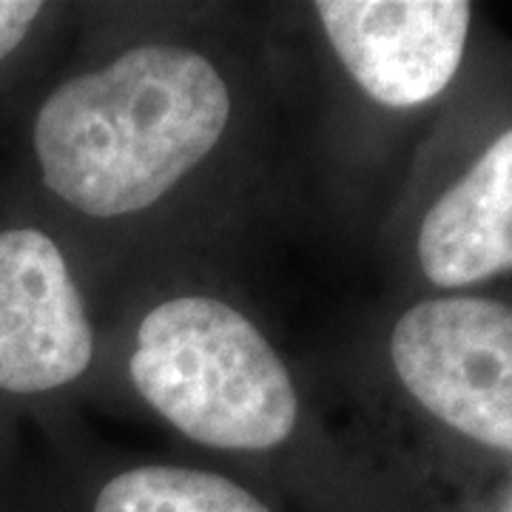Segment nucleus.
I'll list each match as a JSON object with an SVG mask.
<instances>
[{"mask_svg":"<svg viewBox=\"0 0 512 512\" xmlns=\"http://www.w3.org/2000/svg\"><path fill=\"white\" fill-rule=\"evenodd\" d=\"M291 106L271 15L208 3L83 6L69 49L0 109L6 180L126 279L202 262L271 197Z\"/></svg>","mask_w":512,"mask_h":512,"instance_id":"obj_1","label":"nucleus"},{"mask_svg":"<svg viewBox=\"0 0 512 512\" xmlns=\"http://www.w3.org/2000/svg\"><path fill=\"white\" fill-rule=\"evenodd\" d=\"M97 393L299 512H373L302 373L211 262H177L111 293Z\"/></svg>","mask_w":512,"mask_h":512,"instance_id":"obj_2","label":"nucleus"},{"mask_svg":"<svg viewBox=\"0 0 512 512\" xmlns=\"http://www.w3.org/2000/svg\"><path fill=\"white\" fill-rule=\"evenodd\" d=\"M109 302L86 251L0 177V447L97 393Z\"/></svg>","mask_w":512,"mask_h":512,"instance_id":"obj_3","label":"nucleus"},{"mask_svg":"<svg viewBox=\"0 0 512 512\" xmlns=\"http://www.w3.org/2000/svg\"><path fill=\"white\" fill-rule=\"evenodd\" d=\"M288 100L413 111L436 103L464 63V0H313L271 12Z\"/></svg>","mask_w":512,"mask_h":512,"instance_id":"obj_4","label":"nucleus"},{"mask_svg":"<svg viewBox=\"0 0 512 512\" xmlns=\"http://www.w3.org/2000/svg\"><path fill=\"white\" fill-rule=\"evenodd\" d=\"M387 365L430 419L512 456V305L476 293L419 299L387 333Z\"/></svg>","mask_w":512,"mask_h":512,"instance_id":"obj_5","label":"nucleus"},{"mask_svg":"<svg viewBox=\"0 0 512 512\" xmlns=\"http://www.w3.org/2000/svg\"><path fill=\"white\" fill-rule=\"evenodd\" d=\"M37 478L46 512H299L208 461H94L55 447L37 461Z\"/></svg>","mask_w":512,"mask_h":512,"instance_id":"obj_6","label":"nucleus"},{"mask_svg":"<svg viewBox=\"0 0 512 512\" xmlns=\"http://www.w3.org/2000/svg\"><path fill=\"white\" fill-rule=\"evenodd\" d=\"M413 256L439 293H467L512 274V126L421 211Z\"/></svg>","mask_w":512,"mask_h":512,"instance_id":"obj_7","label":"nucleus"},{"mask_svg":"<svg viewBox=\"0 0 512 512\" xmlns=\"http://www.w3.org/2000/svg\"><path fill=\"white\" fill-rule=\"evenodd\" d=\"M80 3L0 0V109L32 89L72 43Z\"/></svg>","mask_w":512,"mask_h":512,"instance_id":"obj_8","label":"nucleus"},{"mask_svg":"<svg viewBox=\"0 0 512 512\" xmlns=\"http://www.w3.org/2000/svg\"><path fill=\"white\" fill-rule=\"evenodd\" d=\"M0 512H46L37 461L26 450V436L0 447Z\"/></svg>","mask_w":512,"mask_h":512,"instance_id":"obj_9","label":"nucleus"}]
</instances>
